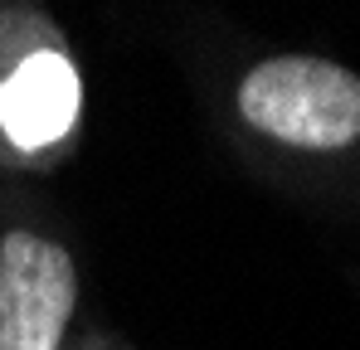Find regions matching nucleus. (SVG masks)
Returning a JSON list of instances; mask_svg holds the SVG:
<instances>
[{
  "mask_svg": "<svg viewBox=\"0 0 360 350\" xmlns=\"http://www.w3.org/2000/svg\"><path fill=\"white\" fill-rule=\"evenodd\" d=\"M239 117L297 151H346L360 141V78L316 54L263 58L239 83Z\"/></svg>",
  "mask_w": 360,
  "mask_h": 350,
  "instance_id": "f03ea898",
  "label": "nucleus"
},
{
  "mask_svg": "<svg viewBox=\"0 0 360 350\" xmlns=\"http://www.w3.org/2000/svg\"><path fill=\"white\" fill-rule=\"evenodd\" d=\"M83 78L39 5H0V161H30L73 136Z\"/></svg>",
  "mask_w": 360,
  "mask_h": 350,
  "instance_id": "f257e3e1",
  "label": "nucleus"
},
{
  "mask_svg": "<svg viewBox=\"0 0 360 350\" xmlns=\"http://www.w3.org/2000/svg\"><path fill=\"white\" fill-rule=\"evenodd\" d=\"M78 306L68 248L34 229L0 233V350H59Z\"/></svg>",
  "mask_w": 360,
  "mask_h": 350,
  "instance_id": "7ed1b4c3",
  "label": "nucleus"
}]
</instances>
